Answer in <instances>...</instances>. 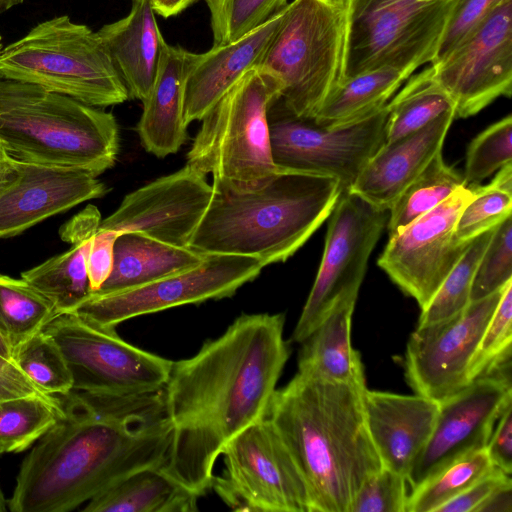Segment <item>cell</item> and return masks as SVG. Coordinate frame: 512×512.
Returning <instances> with one entry per match:
<instances>
[{
	"label": "cell",
	"mask_w": 512,
	"mask_h": 512,
	"mask_svg": "<svg viewBox=\"0 0 512 512\" xmlns=\"http://www.w3.org/2000/svg\"><path fill=\"white\" fill-rule=\"evenodd\" d=\"M347 0H293L258 68L281 84L280 97L296 115L314 118L344 80Z\"/></svg>",
	"instance_id": "8"
},
{
	"label": "cell",
	"mask_w": 512,
	"mask_h": 512,
	"mask_svg": "<svg viewBox=\"0 0 512 512\" xmlns=\"http://www.w3.org/2000/svg\"><path fill=\"white\" fill-rule=\"evenodd\" d=\"M24 0H0V14L22 4Z\"/></svg>",
	"instance_id": "52"
},
{
	"label": "cell",
	"mask_w": 512,
	"mask_h": 512,
	"mask_svg": "<svg viewBox=\"0 0 512 512\" xmlns=\"http://www.w3.org/2000/svg\"><path fill=\"white\" fill-rule=\"evenodd\" d=\"M473 199L466 204L456 221L453 238L469 243L480 234L497 227L512 212V163L500 168L485 185H472Z\"/></svg>",
	"instance_id": "36"
},
{
	"label": "cell",
	"mask_w": 512,
	"mask_h": 512,
	"mask_svg": "<svg viewBox=\"0 0 512 512\" xmlns=\"http://www.w3.org/2000/svg\"><path fill=\"white\" fill-rule=\"evenodd\" d=\"M408 496L406 477L382 467L363 482L349 512H406Z\"/></svg>",
	"instance_id": "42"
},
{
	"label": "cell",
	"mask_w": 512,
	"mask_h": 512,
	"mask_svg": "<svg viewBox=\"0 0 512 512\" xmlns=\"http://www.w3.org/2000/svg\"><path fill=\"white\" fill-rule=\"evenodd\" d=\"M213 196L206 175L186 164L127 194L98 229L118 235L136 232L187 247Z\"/></svg>",
	"instance_id": "18"
},
{
	"label": "cell",
	"mask_w": 512,
	"mask_h": 512,
	"mask_svg": "<svg viewBox=\"0 0 512 512\" xmlns=\"http://www.w3.org/2000/svg\"><path fill=\"white\" fill-rule=\"evenodd\" d=\"M284 323L282 313L241 314L194 356L172 362L163 387L172 435L161 469L199 497L226 445L266 416L290 355Z\"/></svg>",
	"instance_id": "1"
},
{
	"label": "cell",
	"mask_w": 512,
	"mask_h": 512,
	"mask_svg": "<svg viewBox=\"0 0 512 512\" xmlns=\"http://www.w3.org/2000/svg\"><path fill=\"white\" fill-rule=\"evenodd\" d=\"M199 496L160 467L130 474L88 501L84 512H193Z\"/></svg>",
	"instance_id": "29"
},
{
	"label": "cell",
	"mask_w": 512,
	"mask_h": 512,
	"mask_svg": "<svg viewBox=\"0 0 512 512\" xmlns=\"http://www.w3.org/2000/svg\"><path fill=\"white\" fill-rule=\"evenodd\" d=\"M106 193V186L88 171L11 159L10 172L0 184V239Z\"/></svg>",
	"instance_id": "20"
},
{
	"label": "cell",
	"mask_w": 512,
	"mask_h": 512,
	"mask_svg": "<svg viewBox=\"0 0 512 512\" xmlns=\"http://www.w3.org/2000/svg\"><path fill=\"white\" fill-rule=\"evenodd\" d=\"M509 163H512L511 115L490 125L471 141L466 153L465 183L479 184Z\"/></svg>",
	"instance_id": "40"
},
{
	"label": "cell",
	"mask_w": 512,
	"mask_h": 512,
	"mask_svg": "<svg viewBox=\"0 0 512 512\" xmlns=\"http://www.w3.org/2000/svg\"><path fill=\"white\" fill-rule=\"evenodd\" d=\"M205 254L163 243L136 232L120 234L114 244L112 271L93 293H112L138 287L199 266Z\"/></svg>",
	"instance_id": "28"
},
{
	"label": "cell",
	"mask_w": 512,
	"mask_h": 512,
	"mask_svg": "<svg viewBox=\"0 0 512 512\" xmlns=\"http://www.w3.org/2000/svg\"><path fill=\"white\" fill-rule=\"evenodd\" d=\"M101 222L97 207L87 206L74 217L68 232L67 251L21 273V278L48 298L57 314L73 312L90 294L87 258Z\"/></svg>",
	"instance_id": "27"
},
{
	"label": "cell",
	"mask_w": 512,
	"mask_h": 512,
	"mask_svg": "<svg viewBox=\"0 0 512 512\" xmlns=\"http://www.w3.org/2000/svg\"><path fill=\"white\" fill-rule=\"evenodd\" d=\"M61 349L73 390L100 395H137L160 390L172 362L124 341L115 328L70 312L56 315L43 329Z\"/></svg>",
	"instance_id": "11"
},
{
	"label": "cell",
	"mask_w": 512,
	"mask_h": 512,
	"mask_svg": "<svg viewBox=\"0 0 512 512\" xmlns=\"http://www.w3.org/2000/svg\"><path fill=\"white\" fill-rule=\"evenodd\" d=\"M10 169H11V159L8 157L0 159V184L8 176Z\"/></svg>",
	"instance_id": "51"
},
{
	"label": "cell",
	"mask_w": 512,
	"mask_h": 512,
	"mask_svg": "<svg viewBox=\"0 0 512 512\" xmlns=\"http://www.w3.org/2000/svg\"><path fill=\"white\" fill-rule=\"evenodd\" d=\"M504 0H456L440 40L435 58L430 65L440 62L471 33Z\"/></svg>",
	"instance_id": "44"
},
{
	"label": "cell",
	"mask_w": 512,
	"mask_h": 512,
	"mask_svg": "<svg viewBox=\"0 0 512 512\" xmlns=\"http://www.w3.org/2000/svg\"><path fill=\"white\" fill-rule=\"evenodd\" d=\"M213 45L238 40L283 11L288 0H205Z\"/></svg>",
	"instance_id": "39"
},
{
	"label": "cell",
	"mask_w": 512,
	"mask_h": 512,
	"mask_svg": "<svg viewBox=\"0 0 512 512\" xmlns=\"http://www.w3.org/2000/svg\"><path fill=\"white\" fill-rule=\"evenodd\" d=\"M329 218L322 260L291 340L301 343L346 290L360 289L389 210L343 191Z\"/></svg>",
	"instance_id": "14"
},
{
	"label": "cell",
	"mask_w": 512,
	"mask_h": 512,
	"mask_svg": "<svg viewBox=\"0 0 512 512\" xmlns=\"http://www.w3.org/2000/svg\"><path fill=\"white\" fill-rule=\"evenodd\" d=\"M194 57L195 53L166 42L153 85L142 101L136 131L145 150L159 158L176 153L187 139L184 85Z\"/></svg>",
	"instance_id": "24"
},
{
	"label": "cell",
	"mask_w": 512,
	"mask_h": 512,
	"mask_svg": "<svg viewBox=\"0 0 512 512\" xmlns=\"http://www.w3.org/2000/svg\"><path fill=\"white\" fill-rule=\"evenodd\" d=\"M406 81L388 101L385 144L423 128L447 111H455L452 99L435 80L431 65Z\"/></svg>",
	"instance_id": "31"
},
{
	"label": "cell",
	"mask_w": 512,
	"mask_h": 512,
	"mask_svg": "<svg viewBox=\"0 0 512 512\" xmlns=\"http://www.w3.org/2000/svg\"><path fill=\"white\" fill-rule=\"evenodd\" d=\"M512 349V281H509L472 358L469 377L477 379L500 355Z\"/></svg>",
	"instance_id": "43"
},
{
	"label": "cell",
	"mask_w": 512,
	"mask_h": 512,
	"mask_svg": "<svg viewBox=\"0 0 512 512\" xmlns=\"http://www.w3.org/2000/svg\"><path fill=\"white\" fill-rule=\"evenodd\" d=\"M511 484V475L494 468L460 494L440 506L436 512H474L490 494Z\"/></svg>",
	"instance_id": "45"
},
{
	"label": "cell",
	"mask_w": 512,
	"mask_h": 512,
	"mask_svg": "<svg viewBox=\"0 0 512 512\" xmlns=\"http://www.w3.org/2000/svg\"><path fill=\"white\" fill-rule=\"evenodd\" d=\"M510 402L512 385L481 376L440 403L432 434L407 475L409 493L443 466L485 447Z\"/></svg>",
	"instance_id": "19"
},
{
	"label": "cell",
	"mask_w": 512,
	"mask_h": 512,
	"mask_svg": "<svg viewBox=\"0 0 512 512\" xmlns=\"http://www.w3.org/2000/svg\"><path fill=\"white\" fill-rule=\"evenodd\" d=\"M6 157H7V156H6V154H5V152H4L3 148H2V146H1V144H0V159L6 158Z\"/></svg>",
	"instance_id": "55"
},
{
	"label": "cell",
	"mask_w": 512,
	"mask_h": 512,
	"mask_svg": "<svg viewBox=\"0 0 512 512\" xmlns=\"http://www.w3.org/2000/svg\"><path fill=\"white\" fill-rule=\"evenodd\" d=\"M63 417L34 445L16 477L11 512H68L130 474L160 467L172 428L163 388L137 395L72 390Z\"/></svg>",
	"instance_id": "2"
},
{
	"label": "cell",
	"mask_w": 512,
	"mask_h": 512,
	"mask_svg": "<svg viewBox=\"0 0 512 512\" xmlns=\"http://www.w3.org/2000/svg\"><path fill=\"white\" fill-rule=\"evenodd\" d=\"M119 235L98 229L93 236L87 258V272L91 293L98 291L109 277L114 262V244Z\"/></svg>",
	"instance_id": "46"
},
{
	"label": "cell",
	"mask_w": 512,
	"mask_h": 512,
	"mask_svg": "<svg viewBox=\"0 0 512 512\" xmlns=\"http://www.w3.org/2000/svg\"><path fill=\"white\" fill-rule=\"evenodd\" d=\"M198 0H151L156 14L169 18L186 10Z\"/></svg>",
	"instance_id": "50"
},
{
	"label": "cell",
	"mask_w": 512,
	"mask_h": 512,
	"mask_svg": "<svg viewBox=\"0 0 512 512\" xmlns=\"http://www.w3.org/2000/svg\"><path fill=\"white\" fill-rule=\"evenodd\" d=\"M493 466L511 475L512 472V402L500 414L485 446Z\"/></svg>",
	"instance_id": "47"
},
{
	"label": "cell",
	"mask_w": 512,
	"mask_h": 512,
	"mask_svg": "<svg viewBox=\"0 0 512 512\" xmlns=\"http://www.w3.org/2000/svg\"><path fill=\"white\" fill-rule=\"evenodd\" d=\"M347 1L344 80L384 66L401 69L411 76L420 66L431 64L456 3Z\"/></svg>",
	"instance_id": "9"
},
{
	"label": "cell",
	"mask_w": 512,
	"mask_h": 512,
	"mask_svg": "<svg viewBox=\"0 0 512 512\" xmlns=\"http://www.w3.org/2000/svg\"><path fill=\"white\" fill-rule=\"evenodd\" d=\"M7 511V500L4 497L2 489L0 487V512Z\"/></svg>",
	"instance_id": "54"
},
{
	"label": "cell",
	"mask_w": 512,
	"mask_h": 512,
	"mask_svg": "<svg viewBox=\"0 0 512 512\" xmlns=\"http://www.w3.org/2000/svg\"><path fill=\"white\" fill-rule=\"evenodd\" d=\"M494 468L485 447L467 452L413 489L408 496L406 512H436Z\"/></svg>",
	"instance_id": "35"
},
{
	"label": "cell",
	"mask_w": 512,
	"mask_h": 512,
	"mask_svg": "<svg viewBox=\"0 0 512 512\" xmlns=\"http://www.w3.org/2000/svg\"><path fill=\"white\" fill-rule=\"evenodd\" d=\"M495 228L472 240L429 304L421 310L417 326L447 319L468 306L475 272Z\"/></svg>",
	"instance_id": "37"
},
{
	"label": "cell",
	"mask_w": 512,
	"mask_h": 512,
	"mask_svg": "<svg viewBox=\"0 0 512 512\" xmlns=\"http://www.w3.org/2000/svg\"><path fill=\"white\" fill-rule=\"evenodd\" d=\"M271 154L277 168L336 178L348 191L386 141L388 102L340 125H326L294 114L281 97L268 109Z\"/></svg>",
	"instance_id": "10"
},
{
	"label": "cell",
	"mask_w": 512,
	"mask_h": 512,
	"mask_svg": "<svg viewBox=\"0 0 512 512\" xmlns=\"http://www.w3.org/2000/svg\"><path fill=\"white\" fill-rule=\"evenodd\" d=\"M473 197L472 186L458 188L434 209L390 237L378 258V266L417 301L421 310L472 242H456L453 232L460 212Z\"/></svg>",
	"instance_id": "16"
},
{
	"label": "cell",
	"mask_w": 512,
	"mask_h": 512,
	"mask_svg": "<svg viewBox=\"0 0 512 512\" xmlns=\"http://www.w3.org/2000/svg\"><path fill=\"white\" fill-rule=\"evenodd\" d=\"M466 186L463 175L448 166L442 151L400 193L389 208V238L434 209L458 188Z\"/></svg>",
	"instance_id": "32"
},
{
	"label": "cell",
	"mask_w": 512,
	"mask_h": 512,
	"mask_svg": "<svg viewBox=\"0 0 512 512\" xmlns=\"http://www.w3.org/2000/svg\"><path fill=\"white\" fill-rule=\"evenodd\" d=\"M512 281V219L501 222L478 264L473 279L470 302L486 298Z\"/></svg>",
	"instance_id": "41"
},
{
	"label": "cell",
	"mask_w": 512,
	"mask_h": 512,
	"mask_svg": "<svg viewBox=\"0 0 512 512\" xmlns=\"http://www.w3.org/2000/svg\"><path fill=\"white\" fill-rule=\"evenodd\" d=\"M283 11L236 41L213 45L205 53L195 54L184 85V121L187 125L201 120L236 82L258 66L281 22Z\"/></svg>",
	"instance_id": "22"
},
{
	"label": "cell",
	"mask_w": 512,
	"mask_h": 512,
	"mask_svg": "<svg viewBox=\"0 0 512 512\" xmlns=\"http://www.w3.org/2000/svg\"><path fill=\"white\" fill-rule=\"evenodd\" d=\"M0 144L12 160L78 168L113 167L119 129L112 113L40 86L0 79Z\"/></svg>",
	"instance_id": "5"
},
{
	"label": "cell",
	"mask_w": 512,
	"mask_h": 512,
	"mask_svg": "<svg viewBox=\"0 0 512 512\" xmlns=\"http://www.w3.org/2000/svg\"><path fill=\"white\" fill-rule=\"evenodd\" d=\"M410 76L384 66L345 79L325 99L314 119L340 125L359 119L386 104Z\"/></svg>",
	"instance_id": "30"
},
{
	"label": "cell",
	"mask_w": 512,
	"mask_h": 512,
	"mask_svg": "<svg viewBox=\"0 0 512 512\" xmlns=\"http://www.w3.org/2000/svg\"><path fill=\"white\" fill-rule=\"evenodd\" d=\"M455 111H447L423 128L385 144L348 190L373 206L389 210L400 193L442 151Z\"/></svg>",
	"instance_id": "23"
},
{
	"label": "cell",
	"mask_w": 512,
	"mask_h": 512,
	"mask_svg": "<svg viewBox=\"0 0 512 512\" xmlns=\"http://www.w3.org/2000/svg\"><path fill=\"white\" fill-rule=\"evenodd\" d=\"M64 415L57 396L29 395L0 403V455L35 444Z\"/></svg>",
	"instance_id": "34"
},
{
	"label": "cell",
	"mask_w": 512,
	"mask_h": 512,
	"mask_svg": "<svg viewBox=\"0 0 512 512\" xmlns=\"http://www.w3.org/2000/svg\"><path fill=\"white\" fill-rule=\"evenodd\" d=\"M365 388L297 373L271 398L266 417L306 482L313 512H349L383 467L366 425Z\"/></svg>",
	"instance_id": "3"
},
{
	"label": "cell",
	"mask_w": 512,
	"mask_h": 512,
	"mask_svg": "<svg viewBox=\"0 0 512 512\" xmlns=\"http://www.w3.org/2000/svg\"><path fill=\"white\" fill-rule=\"evenodd\" d=\"M225 469L211 489L234 511L313 512L306 482L265 416L224 448Z\"/></svg>",
	"instance_id": "12"
},
{
	"label": "cell",
	"mask_w": 512,
	"mask_h": 512,
	"mask_svg": "<svg viewBox=\"0 0 512 512\" xmlns=\"http://www.w3.org/2000/svg\"><path fill=\"white\" fill-rule=\"evenodd\" d=\"M455 106V118L473 116L512 92V0H504L463 42L431 65Z\"/></svg>",
	"instance_id": "17"
},
{
	"label": "cell",
	"mask_w": 512,
	"mask_h": 512,
	"mask_svg": "<svg viewBox=\"0 0 512 512\" xmlns=\"http://www.w3.org/2000/svg\"><path fill=\"white\" fill-rule=\"evenodd\" d=\"M503 290L447 319L416 327L404 357L405 377L416 394L440 404L472 383L470 364Z\"/></svg>",
	"instance_id": "15"
},
{
	"label": "cell",
	"mask_w": 512,
	"mask_h": 512,
	"mask_svg": "<svg viewBox=\"0 0 512 512\" xmlns=\"http://www.w3.org/2000/svg\"><path fill=\"white\" fill-rule=\"evenodd\" d=\"M12 359L45 393L63 396L73 390V378L67 361L58 344L43 330L17 347Z\"/></svg>",
	"instance_id": "38"
},
{
	"label": "cell",
	"mask_w": 512,
	"mask_h": 512,
	"mask_svg": "<svg viewBox=\"0 0 512 512\" xmlns=\"http://www.w3.org/2000/svg\"><path fill=\"white\" fill-rule=\"evenodd\" d=\"M29 395H49L37 387L13 360L0 355V403Z\"/></svg>",
	"instance_id": "48"
},
{
	"label": "cell",
	"mask_w": 512,
	"mask_h": 512,
	"mask_svg": "<svg viewBox=\"0 0 512 512\" xmlns=\"http://www.w3.org/2000/svg\"><path fill=\"white\" fill-rule=\"evenodd\" d=\"M280 82L254 67L201 119L187 163L213 175V186L235 192L262 185L276 170L268 109L281 94Z\"/></svg>",
	"instance_id": "6"
},
{
	"label": "cell",
	"mask_w": 512,
	"mask_h": 512,
	"mask_svg": "<svg viewBox=\"0 0 512 512\" xmlns=\"http://www.w3.org/2000/svg\"><path fill=\"white\" fill-rule=\"evenodd\" d=\"M0 355L6 359L13 360L11 348L8 345V343L5 341V339L1 336V334H0Z\"/></svg>",
	"instance_id": "53"
},
{
	"label": "cell",
	"mask_w": 512,
	"mask_h": 512,
	"mask_svg": "<svg viewBox=\"0 0 512 512\" xmlns=\"http://www.w3.org/2000/svg\"><path fill=\"white\" fill-rule=\"evenodd\" d=\"M363 409L383 467L407 478L434 429L440 404L419 394L365 388Z\"/></svg>",
	"instance_id": "21"
},
{
	"label": "cell",
	"mask_w": 512,
	"mask_h": 512,
	"mask_svg": "<svg viewBox=\"0 0 512 512\" xmlns=\"http://www.w3.org/2000/svg\"><path fill=\"white\" fill-rule=\"evenodd\" d=\"M212 187L187 247L202 254L252 256L264 267L286 261L302 247L342 193L334 177L281 168L250 191Z\"/></svg>",
	"instance_id": "4"
},
{
	"label": "cell",
	"mask_w": 512,
	"mask_h": 512,
	"mask_svg": "<svg viewBox=\"0 0 512 512\" xmlns=\"http://www.w3.org/2000/svg\"><path fill=\"white\" fill-rule=\"evenodd\" d=\"M474 512H512V484L494 491Z\"/></svg>",
	"instance_id": "49"
},
{
	"label": "cell",
	"mask_w": 512,
	"mask_h": 512,
	"mask_svg": "<svg viewBox=\"0 0 512 512\" xmlns=\"http://www.w3.org/2000/svg\"><path fill=\"white\" fill-rule=\"evenodd\" d=\"M0 79L40 86L105 108L129 96L98 32L62 15L1 48Z\"/></svg>",
	"instance_id": "7"
},
{
	"label": "cell",
	"mask_w": 512,
	"mask_h": 512,
	"mask_svg": "<svg viewBox=\"0 0 512 512\" xmlns=\"http://www.w3.org/2000/svg\"><path fill=\"white\" fill-rule=\"evenodd\" d=\"M1 48H2V44H1V36H0V50H1Z\"/></svg>",
	"instance_id": "56"
},
{
	"label": "cell",
	"mask_w": 512,
	"mask_h": 512,
	"mask_svg": "<svg viewBox=\"0 0 512 512\" xmlns=\"http://www.w3.org/2000/svg\"><path fill=\"white\" fill-rule=\"evenodd\" d=\"M56 315L52 302L27 281L0 274V334L12 353Z\"/></svg>",
	"instance_id": "33"
},
{
	"label": "cell",
	"mask_w": 512,
	"mask_h": 512,
	"mask_svg": "<svg viewBox=\"0 0 512 512\" xmlns=\"http://www.w3.org/2000/svg\"><path fill=\"white\" fill-rule=\"evenodd\" d=\"M264 266L255 257L205 254L192 269L112 293H91L73 312L110 328L131 318L169 308L231 297L257 278Z\"/></svg>",
	"instance_id": "13"
},
{
	"label": "cell",
	"mask_w": 512,
	"mask_h": 512,
	"mask_svg": "<svg viewBox=\"0 0 512 512\" xmlns=\"http://www.w3.org/2000/svg\"><path fill=\"white\" fill-rule=\"evenodd\" d=\"M359 290L343 292L300 343L298 373L328 381L366 385L361 356L351 342L352 315Z\"/></svg>",
	"instance_id": "26"
},
{
	"label": "cell",
	"mask_w": 512,
	"mask_h": 512,
	"mask_svg": "<svg viewBox=\"0 0 512 512\" xmlns=\"http://www.w3.org/2000/svg\"><path fill=\"white\" fill-rule=\"evenodd\" d=\"M155 15L151 0H133L124 18L97 31L129 98L141 101L153 85L166 43Z\"/></svg>",
	"instance_id": "25"
}]
</instances>
